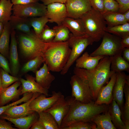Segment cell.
<instances>
[{"label": "cell", "mask_w": 129, "mask_h": 129, "mask_svg": "<svg viewBox=\"0 0 129 129\" xmlns=\"http://www.w3.org/2000/svg\"><path fill=\"white\" fill-rule=\"evenodd\" d=\"M111 60L110 57L105 56L93 69L87 70L75 67L74 68V74L82 80L90 89L94 102L100 89L108 83L115 72L110 69Z\"/></svg>", "instance_id": "obj_1"}, {"label": "cell", "mask_w": 129, "mask_h": 129, "mask_svg": "<svg viewBox=\"0 0 129 129\" xmlns=\"http://www.w3.org/2000/svg\"><path fill=\"white\" fill-rule=\"evenodd\" d=\"M65 99L70 106L69 111L62 120L60 129L67 126L75 122L83 121L91 122L95 116L108 111L109 105H97L93 101L88 103H82L71 96Z\"/></svg>", "instance_id": "obj_2"}, {"label": "cell", "mask_w": 129, "mask_h": 129, "mask_svg": "<svg viewBox=\"0 0 129 129\" xmlns=\"http://www.w3.org/2000/svg\"><path fill=\"white\" fill-rule=\"evenodd\" d=\"M71 51L67 41L46 43L42 57L50 71L61 72L69 59Z\"/></svg>", "instance_id": "obj_3"}, {"label": "cell", "mask_w": 129, "mask_h": 129, "mask_svg": "<svg viewBox=\"0 0 129 129\" xmlns=\"http://www.w3.org/2000/svg\"><path fill=\"white\" fill-rule=\"evenodd\" d=\"M80 19L84 27L86 34L94 42H98L106 32L107 23L103 15L92 8Z\"/></svg>", "instance_id": "obj_4"}, {"label": "cell", "mask_w": 129, "mask_h": 129, "mask_svg": "<svg viewBox=\"0 0 129 129\" xmlns=\"http://www.w3.org/2000/svg\"><path fill=\"white\" fill-rule=\"evenodd\" d=\"M19 44L21 52L26 58L30 60L38 56H42L46 43L42 41L34 32L21 35Z\"/></svg>", "instance_id": "obj_5"}, {"label": "cell", "mask_w": 129, "mask_h": 129, "mask_svg": "<svg viewBox=\"0 0 129 129\" xmlns=\"http://www.w3.org/2000/svg\"><path fill=\"white\" fill-rule=\"evenodd\" d=\"M69 47L71 48L70 54L65 65L60 72L64 75L68 71L71 66L85 50L87 47L92 45L93 40L86 34L80 37H75L72 33L67 41Z\"/></svg>", "instance_id": "obj_6"}, {"label": "cell", "mask_w": 129, "mask_h": 129, "mask_svg": "<svg viewBox=\"0 0 129 129\" xmlns=\"http://www.w3.org/2000/svg\"><path fill=\"white\" fill-rule=\"evenodd\" d=\"M99 47L90 54L91 56H107L110 57L122 54L123 48L121 44V38L106 32Z\"/></svg>", "instance_id": "obj_7"}, {"label": "cell", "mask_w": 129, "mask_h": 129, "mask_svg": "<svg viewBox=\"0 0 129 129\" xmlns=\"http://www.w3.org/2000/svg\"><path fill=\"white\" fill-rule=\"evenodd\" d=\"M71 96L82 103H88L94 101L91 91L88 86L79 77L74 74L71 77Z\"/></svg>", "instance_id": "obj_8"}, {"label": "cell", "mask_w": 129, "mask_h": 129, "mask_svg": "<svg viewBox=\"0 0 129 129\" xmlns=\"http://www.w3.org/2000/svg\"><path fill=\"white\" fill-rule=\"evenodd\" d=\"M13 15L24 17H33L46 16L47 6L38 2L23 5H13Z\"/></svg>", "instance_id": "obj_9"}, {"label": "cell", "mask_w": 129, "mask_h": 129, "mask_svg": "<svg viewBox=\"0 0 129 129\" xmlns=\"http://www.w3.org/2000/svg\"><path fill=\"white\" fill-rule=\"evenodd\" d=\"M67 17L81 18L92 9L89 0H67L65 4Z\"/></svg>", "instance_id": "obj_10"}, {"label": "cell", "mask_w": 129, "mask_h": 129, "mask_svg": "<svg viewBox=\"0 0 129 129\" xmlns=\"http://www.w3.org/2000/svg\"><path fill=\"white\" fill-rule=\"evenodd\" d=\"M52 95L47 97L45 95L41 94L33 99L29 105L30 110L38 113L45 111L50 108L62 95V93L55 91L52 92Z\"/></svg>", "instance_id": "obj_11"}, {"label": "cell", "mask_w": 129, "mask_h": 129, "mask_svg": "<svg viewBox=\"0 0 129 129\" xmlns=\"http://www.w3.org/2000/svg\"><path fill=\"white\" fill-rule=\"evenodd\" d=\"M116 79L113 91V100L118 105L121 112L124 104V88L125 84H129V76L123 72H116Z\"/></svg>", "instance_id": "obj_12"}, {"label": "cell", "mask_w": 129, "mask_h": 129, "mask_svg": "<svg viewBox=\"0 0 129 129\" xmlns=\"http://www.w3.org/2000/svg\"><path fill=\"white\" fill-rule=\"evenodd\" d=\"M70 106L62 94L45 111L51 114L59 125V129L62 121L68 113Z\"/></svg>", "instance_id": "obj_13"}, {"label": "cell", "mask_w": 129, "mask_h": 129, "mask_svg": "<svg viewBox=\"0 0 129 129\" xmlns=\"http://www.w3.org/2000/svg\"><path fill=\"white\" fill-rule=\"evenodd\" d=\"M46 16L49 19V22L56 23L58 25H62V22L67 17L65 4L56 2L47 5Z\"/></svg>", "instance_id": "obj_14"}, {"label": "cell", "mask_w": 129, "mask_h": 129, "mask_svg": "<svg viewBox=\"0 0 129 129\" xmlns=\"http://www.w3.org/2000/svg\"><path fill=\"white\" fill-rule=\"evenodd\" d=\"M41 94L35 93L29 100L19 105L13 106L10 108L3 114L9 117L17 118L29 115L35 112L30 110L29 105L32 101Z\"/></svg>", "instance_id": "obj_15"}, {"label": "cell", "mask_w": 129, "mask_h": 129, "mask_svg": "<svg viewBox=\"0 0 129 129\" xmlns=\"http://www.w3.org/2000/svg\"><path fill=\"white\" fill-rule=\"evenodd\" d=\"M116 79V74L114 72L111 76L108 83L99 90L97 99L94 102L95 104H104L108 105L111 103L113 100V89Z\"/></svg>", "instance_id": "obj_16"}, {"label": "cell", "mask_w": 129, "mask_h": 129, "mask_svg": "<svg viewBox=\"0 0 129 129\" xmlns=\"http://www.w3.org/2000/svg\"><path fill=\"white\" fill-rule=\"evenodd\" d=\"M25 76L26 80L20 79L22 84L21 95L27 92L39 93L48 96V90L43 88L37 83L35 77L29 75Z\"/></svg>", "instance_id": "obj_17"}, {"label": "cell", "mask_w": 129, "mask_h": 129, "mask_svg": "<svg viewBox=\"0 0 129 129\" xmlns=\"http://www.w3.org/2000/svg\"><path fill=\"white\" fill-rule=\"evenodd\" d=\"M0 118L9 121L18 129H28L38 120L39 115L38 113L35 112L32 114L26 116L13 118L2 114L0 116Z\"/></svg>", "instance_id": "obj_18"}, {"label": "cell", "mask_w": 129, "mask_h": 129, "mask_svg": "<svg viewBox=\"0 0 129 129\" xmlns=\"http://www.w3.org/2000/svg\"><path fill=\"white\" fill-rule=\"evenodd\" d=\"M21 84L20 81H18L1 90L0 93V106L4 105L21 95L22 86L18 89Z\"/></svg>", "instance_id": "obj_19"}, {"label": "cell", "mask_w": 129, "mask_h": 129, "mask_svg": "<svg viewBox=\"0 0 129 129\" xmlns=\"http://www.w3.org/2000/svg\"><path fill=\"white\" fill-rule=\"evenodd\" d=\"M15 30L11 28V42L10 47V59L12 74L16 76L19 72L20 67L17 50V42L15 36Z\"/></svg>", "instance_id": "obj_20"}, {"label": "cell", "mask_w": 129, "mask_h": 129, "mask_svg": "<svg viewBox=\"0 0 129 129\" xmlns=\"http://www.w3.org/2000/svg\"><path fill=\"white\" fill-rule=\"evenodd\" d=\"M50 71L46 64L44 62L42 67L35 73L36 82L42 87L48 90L55 78Z\"/></svg>", "instance_id": "obj_21"}, {"label": "cell", "mask_w": 129, "mask_h": 129, "mask_svg": "<svg viewBox=\"0 0 129 129\" xmlns=\"http://www.w3.org/2000/svg\"><path fill=\"white\" fill-rule=\"evenodd\" d=\"M104 56H91L87 52H86L76 60L75 67L87 70L93 69L97 66L100 59Z\"/></svg>", "instance_id": "obj_22"}, {"label": "cell", "mask_w": 129, "mask_h": 129, "mask_svg": "<svg viewBox=\"0 0 129 129\" xmlns=\"http://www.w3.org/2000/svg\"><path fill=\"white\" fill-rule=\"evenodd\" d=\"M62 25L67 27L73 35L80 37L86 34L82 22L80 18L74 19L67 17Z\"/></svg>", "instance_id": "obj_23"}, {"label": "cell", "mask_w": 129, "mask_h": 129, "mask_svg": "<svg viewBox=\"0 0 129 129\" xmlns=\"http://www.w3.org/2000/svg\"><path fill=\"white\" fill-rule=\"evenodd\" d=\"M11 28L25 34L31 32V27L29 19L13 15L9 22Z\"/></svg>", "instance_id": "obj_24"}, {"label": "cell", "mask_w": 129, "mask_h": 129, "mask_svg": "<svg viewBox=\"0 0 129 129\" xmlns=\"http://www.w3.org/2000/svg\"><path fill=\"white\" fill-rule=\"evenodd\" d=\"M108 111L111 121L114 126L117 129H126L121 118V112L116 101L113 100L109 105Z\"/></svg>", "instance_id": "obj_25"}, {"label": "cell", "mask_w": 129, "mask_h": 129, "mask_svg": "<svg viewBox=\"0 0 129 129\" xmlns=\"http://www.w3.org/2000/svg\"><path fill=\"white\" fill-rule=\"evenodd\" d=\"M108 110L97 114L92 119L91 122L96 125V129H116L111 121Z\"/></svg>", "instance_id": "obj_26"}, {"label": "cell", "mask_w": 129, "mask_h": 129, "mask_svg": "<svg viewBox=\"0 0 129 129\" xmlns=\"http://www.w3.org/2000/svg\"><path fill=\"white\" fill-rule=\"evenodd\" d=\"M11 28L9 22L4 25L3 30L0 37V53L8 57L9 53L10 37Z\"/></svg>", "instance_id": "obj_27"}, {"label": "cell", "mask_w": 129, "mask_h": 129, "mask_svg": "<svg viewBox=\"0 0 129 129\" xmlns=\"http://www.w3.org/2000/svg\"><path fill=\"white\" fill-rule=\"evenodd\" d=\"M110 57L111 70L116 73L124 71L129 72V63L123 58L121 54L117 55Z\"/></svg>", "instance_id": "obj_28"}, {"label": "cell", "mask_w": 129, "mask_h": 129, "mask_svg": "<svg viewBox=\"0 0 129 129\" xmlns=\"http://www.w3.org/2000/svg\"><path fill=\"white\" fill-rule=\"evenodd\" d=\"M13 5L11 0H0V22L4 25L9 22Z\"/></svg>", "instance_id": "obj_29"}, {"label": "cell", "mask_w": 129, "mask_h": 129, "mask_svg": "<svg viewBox=\"0 0 129 129\" xmlns=\"http://www.w3.org/2000/svg\"><path fill=\"white\" fill-rule=\"evenodd\" d=\"M108 26H113L127 22L123 14L118 12H112L102 14Z\"/></svg>", "instance_id": "obj_30"}, {"label": "cell", "mask_w": 129, "mask_h": 129, "mask_svg": "<svg viewBox=\"0 0 129 129\" xmlns=\"http://www.w3.org/2000/svg\"><path fill=\"white\" fill-rule=\"evenodd\" d=\"M38 113V120L43 124L45 129H59L57 122L50 113L45 111Z\"/></svg>", "instance_id": "obj_31"}, {"label": "cell", "mask_w": 129, "mask_h": 129, "mask_svg": "<svg viewBox=\"0 0 129 129\" xmlns=\"http://www.w3.org/2000/svg\"><path fill=\"white\" fill-rule=\"evenodd\" d=\"M124 92L125 97V102L121 112V118L124 124L126 129H129V84H125Z\"/></svg>", "instance_id": "obj_32"}, {"label": "cell", "mask_w": 129, "mask_h": 129, "mask_svg": "<svg viewBox=\"0 0 129 129\" xmlns=\"http://www.w3.org/2000/svg\"><path fill=\"white\" fill-rule=\"evenodd\" d=\"M29 19L31 27H33L35 33L38 36L47 23L50 21L49 19L46 16Z\"/></svg>", "instance_id": "obj_33"}, {"label": "cell", "mask_w": 129, "mask_h": 129, "mask_svg": "<svg viewBox=\"0 0 129 129\" xmlns=\"http://www.w3.org/2000/svg\"><path fill=\"white\" fill-rule=\"evenodd\" d=\"M44 62V59L42 56H37L26 63L22 68V71L23 73L29 71L35 73L42 64Z\"/></svg>", "instance_id": "obj_34"}, {"label": "cell", "mask_w": 129, "mask_h": 129, "mask_svg": "<svg viewBox=\"0 0 129 129\" xmlns=\"http://www.w3.org/2000/svg\"><path fill=\"white\" fill-rule=\"evenodd\" d=\"M53 29L54 31L55 36L52 42H64L69 40L70 31L67 27L61 25L55 26Z\"/></svg>", "instance_id": "obj_35"}, {"label": "cell", "mask_w": 129, "mask_h": 129, "mask_svg": "<svg viewBox=\"0 0 129 129\" xmlns=\"http://www.w3.org/2000/svg\"><path fill=\"white\" fill-rule=\"evenodd\" d=\"M105 31L122 38L129 35V23L126 22L115 26H108L106 28Z\"/></svg>", "instance_id": "obj_36"}, {"label": "cell", "mask_w": 129, "mask_h": 129, "mask_svg": "<svg viewBox=\"0 0 129 129\" xmlns=\"http://www.w3.org/2000/svg\"><path fill=\"white\" fill-rule=\"evenodd\" d=\"M0 74L1 90L9 86L12 84L20 81V78L10 75L2 68L1 69Z\"/></svg>", "instance_id": "obj_37"}, {"label": "cell", "mask_w": 129, "mask_h": 129, "mask_svg": "<svg viewBox=\"0 0 129 129\" xmlns=\"http://www.w3.org/2000/svg\"><path fill=\"white\" fill-rule=\"evenodd\" d=\"M96 127L93 122L80 121L73 123L63 129H96Z\"/></svg>", "instance_id": "obj_38"}, {"label": "cell", "mask_w": 129, "mask_h": 129, "mask_svg": "<svg viewBox=\"0 0 129 129\" xmlns=\"http://www.w3.org/2000/svg\"><path fill=\"white\" fill-rule=\"evenodd\" d=\"M55 36V32L46 24L42 32L38 36L40 39L45 43L52 42Z\"/></svg>", "instance_id": "obj_39"}, {"label": "cell", "mask_w": 129, "mask_h": 129, "mask_svg": "<svg viewBox=\"0 0 129 129\" xmlns=\"http://www.w3.org/2000/svg\"><path fill=\"white\" fill-rule=\"evenodd\" d=\"M104 9L102 14L112 12H118L119 5L115 0H103Z\"/></svg>", "instance_id": "obj_40"}, {"label": "cell", "mask_w": 129, "mask_h": 129, "mask_svg": "<svg viewBox=\"0 0 129 129\" xmlns=\"http://www.w3.org/2000/svg\"><path fill=\"white\" fill-rule=\"evenodd\" d=\"M28 100V98L26 95H24L20 99L6 105L0 106V116L8 109L12 106L16 105L23 102H25Z\"/></svg>", "instance_id": "obj_41"}, {"label": "cell", "mask_w": 129, "mask_h": 129, "mask_svg": "<svg viewBox=\"0 0 129 129\" xmlns=\"http://www.w3.org/2000/svg\"><path fill=\"white\" fill-rule=\"evenodd\" d=\"M92 8L102 14L104 9L103 0H89Z\"/></svg>", "instance_id": "obj_42"}, {"label": "cell", "mask_w": 129, "mask_h": 129, "mask_svg": "<svg viewBox=\"0 0 129 129\" xmlns=\"http://www.w3.org/2000/svg\"><path fill=\"white\" fill-rule=\"evenodd\" d=\"M118 3L119 9L118 12L123 14L129 10V0H115Z\"/></svg>", "instance_id": "obj_43"}, {"label": "cell", "mask_w": 129, "mask_h": 129, "mask_svg": "<svg viewBox=\"0 0 129 129\" xmlns=\"http://www.w3.org/2000/svg\"><path fill=\"white\" fill-rule=\"evenodd\" d=\"M0 67L6 72L12 74L7 60L5 57L0 53Z\"/></svg>", "instance_id": "obj_44"}, {"label": "cell", "mask_w": 129, "mask_h": 129, "mask_svg": "<svg viewBox=\"0 0 129 129\" xmlns=\"http://www.w3.org/2000/svg\"><path fill=\"white\" fill-rule=\"evenodd\" d=\"M12 126L10 123L6 121L5 119L0 118V129H16Z\"/></svg>", "instance_id": "obj_45"}, {"label": "cell", "mask_w": 129, "mask_h": 129, "mask_svg": "<svg viewBox=\"0 0 129 129\" xmlns=\"http://www.w3.org/2000/svg\"><path fill=\"white\" fill-rule=\"evenodd\" d=\"M13 5H23L38 2V0H11Z\"/></svg>", "instance_id": "obj_46"}, {"label": "cell", "mask_w": 129, "mask_h": 129, "mask_svg": "<svg viewBox=\"0 0 129 129\" xmlns=\"http://www.w3.org/2000/svg\"><path fill=\"white\" fill-rule=\"evenodd\" d=\"M121 44L123 48H129V35H127L121 38Z\"/></svg>", "instance_id": "obj_47"}, {"label": "cell", "mask_w": 129, "mask_h": 129, "mask_svg": "<svg viewBox=\"0 0 129 129\" xmlns=\"http://www.w3.org/2000/svg\"><path fill=\"white\" fill-rule=\"evenodd\" d=\"M46 5L56 2L65 4L67 0H40Z\"/></svg>", "instance_id": "obj_48"}, {"label": "cell", "mask_w": 129, "mask_h": 129, "mask_svg": "<svg viewBox=\"0 0 129 129\" xmlns=\"http://www.w3.org/2000/svg\"><path fill=\"white\" fill-rule=\"evenodd\" d=\"M30 129H45V128L41 122L38 120L33 124Z\"/></svg>", "instance_id": "obj_49"}, {"label": "cell", "mask_w": 129, "mask_h": 129, "mask_svg": "<svg viewBox=\"0 0 129 129\" xmlns=\"http://www.w3.org/2000/svg\"><path fill=\"white\" fill-rule=\"evenodd\" d=\"M122 54L123 58L125 60L129 63V48H123Z\"/></svg>", "instance_id": "obj_50"}, {"label": "cell", "mask_w": 129, "mask_h": 129, "mask_svg": "<svg viewBox=\"0 0 129 129\" xmlns=\"http://www.w3.org/2000/svg\"><path fill=\"white\" fill-rule=\"evenodd\" d=\"M125 19L127 22H129V10L125 12L124 14Z\"/></svg>", "instance_id": "obj_51"}, {"label": "cell", "mask_w": 129, "mask_h": 129, "mask_svg": "<svg viewBox=\"0 0 129 129\" xmlns=\"http://www.w3.org/2000/svg\"><path fill=\"white\" fill-rule=\"evenodd\" d=\"M4 26V24L2 22H0V37L3 32Z\"/></svg>", "instance_id": "obj_52"}, {"label": "cell", "mask_w": 129, "mask_h": 129, "mask_svg": "<svg viewBox=\"0 0 129 129\" xmlns=\"http://www.w3.org/2000/svg\"><path fill=\"white\" fill-rule=\"evenodd\" d=\"M1 90V77L0 73V93Z\"/></svg>", "instance_id": "obj_53"}]
</instances>
